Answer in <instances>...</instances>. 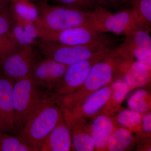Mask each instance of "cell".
I'll return each instance as SVG.
<instances>
[{
  "label": "cell",
  "instance_id": "10",
  "mask_svg": "<svg viewBox=\"0 0 151 151\" xmlns=\"http://www.w3.org/2000/svg\"><path fill=\"white\" fill-rule=\"evenodd\" d=\"M104 34L86 26H81L55 32L39 31V37L42 40L75 46L91 43Z\"/></svg>",
  "mask_w": 151,
  "mask_h": 151
},
{
  "label": "cell",
  "instance_id": "28",
  "mask_svg": "<svg viewBox=\"0 0 151 151\" xmlns=\"http://www.w3.org/2000/svg\"><path fill=\"white\" fill-rule=\"evenodd\" d=\"M19 47L11 36H0V60L12 53Z\"/></svg>",
  "mask_w": 151,
  "mask_h": 151
},
{
  "label": "cell",
  "instance_id": "27",
  "mask_svg": "<svg viewBox=\"0 0 151 151\" xmlns=\"http://www.w3.org/2000/svg\"><path fill=\"white\" fill-rule=\"evenodd\" d=\"M56 5L83 11H91L99 6L94 0H54Z\"/></svg>",
  "mask_w": 151,
  "mask_h": 151
},
{
  "label": "cell",
  "instance_id": "5",
  "mask_svg": "<svg viewBox=\"0 0 151 151\" xmlns=\"http://www.w3.org/2000/svg\"><path fill=\"white\" fill-rule=\"evenodd\" d=\"M141 25H145L132 8L112 12L98 6L91 11L87 26L101 33H112L125 36Z\"/></svg>",
  "mask_w": 151,
  "mask_h": 151
},
{
  "label": "cell",
  "instance_id": "26",
  "mask_svg": "<svg viewBox=\"0 0 151 151\" xmlns=\"http://www.w3.org/2000/svg\"><path fill=\"white\" fill-rule=\"evenodd\" d=\"M15 20L9 7L0 9V36H10Z\"/></svg>",
  "mask_w": 151,
  "mask_h": 151
},
{
  "label": "cell",
  "instance_id": "24",
  "mask_svg": "<svg viewBox=\"0 0 151 151\" xmlns=\"http://www.w3.org/2000/svg\"><path fill=\"white\" fill-rule=\"evenodd\" d=\"M0 151H33L19 137L4 134L0 136Z\"/></svg>",
  "mask_w": 151,
  "mask_h": 151
},
{
  "label": "cell",
  "instance_id": "17",
  "mask_svg": "<svg viewBox=\"0 0 151 151\" xmlns=\"http://www.w3.org/2000/svg\"><path fill=\"white\" fill-rule=\"evenodd\" d=\"M92 118L89 133L94 143V150L107 151L108 139L116 126L111 117L105 114H99Z\"/></svg>",
  "mask_w": 151,
  "mask_h": 151
},
{
  "label": "cell",
  "instance_id": "15",
  "mask_svg": "<svg viewBox=\"0 0 151 151\" xmlns=\"http://www.w3.org/2000/svg\"><path fill=\"white\" fill-rule=\"evenodd\" d=\"M70 130L63 117L43 141L39 151L73 150Z\"/></svg>",
  "mask_w": 151,
  "mask_h": 151
},
{
  "label": "cell",
  "instance_id": "8",
  "mask_svg": "<svg viewBox=\"0 0 151 151\" xmlns=\"http://www.w3.org/2000/svg\"><path fill=\"white\" fill-rule=\"evenodd\" d=\"M41 55L34 45L20 46L0 60V72L14 81L29 76Z\"/></svg>",
  "mask_w": 151,
  "mask_h": 151
},
{
  "label": "cell",
  "instance_id": "9",
  "mask_svg": "<svg viewBox=\"0 0 151 151\" xmlns=\"http://www.w3.org/2000/svg\"><path fill=\"white\" fill-rule=\"evenodd\" d=\"M108 52L68 66L62 79L54 89L55 95L58 97H63L78 89L87 78L93 65L104 58Z\"/></svg>",
  "mask_w": 151,
  "mask_h": 151
},
{
  "label": "cell",
  "instance_id": "3",
  "mask_svg": "<svg viewBox=\"0 0 151 151\" xmlns=\"http://www.w3.org/2000/svg\"><path fill=\"white\" fill-rule=\"evenodd\" d=\"M118 78L110 52L92 66L82 85L75 91L58 97L61 106L73 110L81 105L89 95Z\"/></svg>",
  "mask_w": 151,
  "mask_h": 151
},
{
  "label": "cell",
  "instance_id": "11",
  "mask_svg": "<svg viewBox=\"0 0 151 151\" xmlns=\"http://www.w3.org/2000/svg\"><path fill=\"white\" fill-rule=\"evenodd\" d=\"M150 28L141 25L125 36L122 46L135 60L151 67Z\"/></svg>",
  "mask_w": 151,
  "mask_h": 151
},
{
  "label": "cell",
  "instance_id": "21",
  "mask_svg": "<svg viewBox=\"0 0 151 151\" xmlns=\"http://www.w3.org/2000/svg\"><path fill=\"white\" fill-rule=\"evenodd\" d=\"M136 142L132 132L125 128L116 127L108 139L107 151H126L131 149Z\"/></svg>",
  "mask_w": 151,
  "mask_h": 151
},
{
  "label": "cell",
  "instance_id": "16",
  "mask_svg": "<svg viewBox=\"0 0 151 151\" xmlns=\"http://www.w3.org/2000/svg\"><path fill=\"white\" fill-rule=\"evenodd\" d=\"M106 85L89 95L77 108L70 111L75 116L86 119L98 115L110 99L111 86Z\"/></svg>",
  "mask_w": 151,
  "mask_h": 151
},
{
  "label": "cell",
  "instance_id": "18",
  "mask_svg": "<svg viewBox=\"0 0 151 151\" xmlns=\"http://www.w3.org/2000/svg\"><path fill=\"white\" fill-rule=\"evenodd\" d=\"M111 86L110 99L98 114H105L111 117L122 110L121 105L131 89L127 83L120 78L112 81Z\"/></svg>",
  "mask_w": 151,
  "mask_h": 151
},
{
  "label": "cell",
  "instance_id": "20",
  "mask_svg": "<svg viewBox=\"0 0 151 151\" xmlns=\"http://www.w3.org/2000/svg\"><path fill=\"white\" fill-rule=\"evenodd\" d=\"M9 7L15 20L35 24L38 20V9L33 2L9 0Z\"/></svg>",
  "mask_w": 151,
  "mask_h": 151
},
{
  "label": "cell",
  "instance_id": "12",
  "mask_svg": "<svg viewBox=\"0 0 151 151\" xmlns=\"http://www.w3.org/2000/svg\"><path fill=\"white\" fill-rule=\"evenodd\" d=\"M67 66L53 60L45 58L36 64L29 76L38 88L54 90Z\"/></svg>",
  "mask_w": 151,
  "mask_h": 151
},
{
  "label": "cell",
  "instance_id": "2",
  "mask_svg": "<svg viewBox=\"0 0 151 151\" xmlns=\"http://www.w3.org/2000/svg\"><path fill=\"white\" fill-rule=\"evenodd\" d=\"M116 42L111 36L104 34L97 40L84 45H63L40 39L35 46L45 58L68 66L108 53L117 46Z\"/></svg>",
  "mask_w": 151,
  "mask_h": 151
},
{
  "label": "cell",
  "instance_id": "14",
  "mask_svg": "<svg viewBox=\"0 0 151 151\" xmlns=\"http://www.w3.org/2000/svg\"><path fill=\"white\" fill-rule=\"evenodd\" d=\"M14 81L0 72V129L16 132L13 103Z\"/></svg>",
  "mask_w": 151,
  "mask_h": 151
},
{
  "label": "cell",
  "instance_id": "22",
  "mask_svg": "<svg viewBox=\"0 0 151 151\" xmlns=\"http://www.w3.org/2000/svg\"><path fill=\"white\" fill-rule=\"evenodd\" d=\"M116 127H122L132 133L139 135L141 129L142 115L131 109H122L111 117Z\"/></svg>",
  "mask_w": 151,
  "mask_h": 151
},
{
  "label": "cell",
  "instance_id": "23",
  "mask_svg": "<svg viewBox=\"0 0 151 151\" xmlns=\"http://www.w3.org/2000/svg\"><path fill=\"white\" fill-rule=\"evenodd\" d=\"M151 95L144 89H139L130 96L128 100L129 108L143 115L151 110Z\"/></svg>",
  "mask_w": 151,
  "mask_h": 151
},
{
  "label": "cell",
  "instance_id": "32",
  "mask_svg": "<svg viewBox=\"0 0 151 151\" xmlns=\"http://www.w3.org/2000/svg\"><path fill=\"white\" fill-rule=\"evenodd\" d=\"M98 5L104 7V2L103 0H94Z\"/></svg>",
  "mask_w": 151,
  "mask_h": 151
},
{
  "label": "cell",
  "instance_id": "34",
  "mask_svg": "<svg viewBox=\"0 0 151 151\" xmlns=\"http://www.w3.org/2000/svg\"><path fill=\"white\" fill-rule=\"evenodd\" d=\"M27 1H30L33 2H35L36 0H27Z\"/></svg>",
  "mask_w": 151,
  "mask_h": 151
},
{
  "label": "cell",
  "instance_id": "4",
  "mask_svg": "<svg viewBox=\"0 0 151 151\" xmlns=\"http://www.w3.org/2000/svg\"><path fill=\"white\" fill-rule=\"evenodd\" d=\"M40 32H55L76 27L86 26L92 11H83L40 1L37 4Z\"/></svg>",
  "mask_w": 151,
  "mask_h": 151
},
{
  "label": "cell",
  "instance_id": "31",
  "mask_svg": "<svg viewBox=\"0 0 151 151\" xmlns=\"http://www.w3.org/2000/svg\"><path fill=\"white\" fill-rule=\"evenodd\" d=\"M9 0H0V9L8 5Z\"/></svg>",
  "mask_w": 151,
  "mask_h": 151
},
{
  "label": "cell",
  "instance_id": "6",
  "mask_svg": "<svg viewBox=\"0 0 151 151\" xmlns=\"http://www.w3.org/2000/svg\"><path fill=\"white\" fill-rule=\"evenodd\" d=\"M110 55L118 78L124 80L131 90L150 82L151 67L135 60L122 44L112 49Z\"/></svg>",
  "mask_w": 151,
  "mask_h": 151
},
{
  "label": "cell",
  "instance_id": "7",
  "mask_svg": "<svg viewBox=\"0 0 151 151\" xmlns=\"http://www.w3.org/2000/svg\"><path fill=\"white\" fill-rule=\"evenodd\" d=\"M30 76L14 81L13 103L16 132L24 127L30 113L42 96Z\"/></svg>",
  "mask_w": 151,
  "mask_h": 151
},
{
  "label": "cell",
  "instance_id": "30",
  "mask_svg": "<svg viewBox=\"0 0 151 151\" xmlns=\"http://www.w3.org/2000/svg\"><path fill=\"white\" fill-rule=\"evenodd\" d=\"M104 7L112 8L117 11L129 8V0H103Z\"/></svg>",
  "mask_w": 151,
  "mask_h": 151
},
{
  "label": "cell",
  "instance_id": "19",
  "mask_svg": "<svg viewBox=\"0 0 151 151\" xmlns=\"http://www.w3.org/2000/svg\"><path fill=\"white\" fill-rule=\"evenodd\" d=\"M10 36L19 46H35L40 40L39 30L36 24L15 20Z\"/></svg>",
  "mask_w": 151,
  "mask_h": 151
},
{
  "label": "cell",
  "instance_id": "13",
  "mask_svg": "<svg viewBox=\"0 0 151 151\" xmlns=\"http://www.w3.org/2000/svg\"><path fill=\"white\" fill-rule=\"evenodd\" d=\"M63 117L71 134L73 150L94 151L93 140L88 131L86 119L75 116L61 106Z\"/></svg>",
  "mask_w": 151,
  "mask_h": 151
},
{
  "label": "cell",
  "instance_id": "29",
  "mask_svg": "<svg viewBox=\"0 0 151 151\" xmlns=\"http://www.w3.org/2000/svg\"><path fill=\"white\" fill-rule=\"evenodd\" d=\"M151 134V113L149 111L142 115L141 129L138 136L141 142H150Z\"/></svg>",
  "mask_w": 151,
  "mask_h": 151
},
{
  "label": "cell",
  "instance_id": "25",
  "mask_svg": "<svg viewBox=\"0 0 151 151\" xmlns=\"http://www.w3.org/2000/svg\"><path fill=\"white\" fill-rule=\"evenodd\" d=\"M129 5L143 23L151 28V0H129Z\"/></svg>",
  "mask_w": 151,
  "mask_h": 151
},
{
  "label": "cell",
  "instance_id": "1",
  "mask_svg": "<svg viewBox=\"0 0 151 151\" xmlns=\"http://www.w3.org/2000/svg\"><path fill=\"white\" fill-rule=\"evenodd\" d=\"M62 116V108L58 97L54 94L42 95L30 113L19 136L33 151H39L42 143Z\"/></svg>",
  "mask_w": 151,
  "mask_h": 151
},
{
  "label": "cell",
  "instance_id": "33",
  "mask_svg": "<svg viewBox=\"0 0 151 151\" xmlns=\"http://www.w3.org/2000/svg\"><path fill=\"white\" fill-rule=\"evenodd\" d=\"M49 0H40V1H41L44 2L48 3V1Z\"/></svg>",
  "mask_w": 151,
  "mask_h": 151
}]
</instances>
